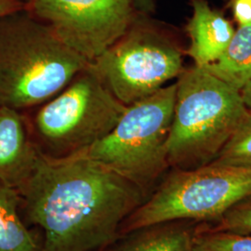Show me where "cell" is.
<instances>
[{
    "instance_id": "cell-1",
    "label": "cell",
    "mask_w": 251,
    "mask_h": 251,
    "mask_svg": "<svg viewBox=\"0 0 251 251\" xmlns=\"http://www.w3.org/2000/svg\"><path fill=\"white\" fill-rule=\"evenodd\" d=\"M27 225L43 231L42 251L105 250L144 202L133 182L81 156L41 158L18 191Z\"/></svg>"
},
{
    "instance_id": "cell-2",
    "label": "cell",
    "mask_w": 251,
    "mask_h": 251,
    "mask_svg": "<svg viewBox=\"0 0 251 251\" xmlns=\"http://www.w3.org/2000/svg\"><path fill=\"white\" fill-rule=\"evenodd\" d=\"M89 64L26 8L0 18V106L37 107Z\"/></svg>"
},
{
    "instance_id": "cell-3",
    "label": "cell",
    "mask_w": 251,
    "mask_h": 251,
    "mask_svg": "<svg viewBox=\"0 0 251 251\" xmlns=\"http://www.w3.org/2000/svg\"><path fill=\"white\" fill-rule=\"evenodd\" d=\"M240 90L194 65L176 82L167 156L170 168L189 170L217 157L251 116Z\"/></svg>"
},
{
    "instance_id": "cell-4",
    "label": "cell",
    "mask_w": 251,
    "mask_h": 251,
    "mask_svg": "<svg viewBox=\"0 0 251 251\" xmlns=\"http://www.w3.org/2000/svg\"><path fill=\"white\" fill-rule=\"evenodd\" d=\"M126 109L89 64L51 99L24 113L41 154L63 159L105 137Z\"/></svg>"
},
{
    "instance_id": "cell-5",
    "label": "cell",
    "mask_w": 251,
    "mask_h": 251,
    "mask_svg": "<svg viewBox=\"0 0 251 251\" xmlns=\"http://www.w3.org/2000/svg\"><path fill=\"white\" fill-rule=\"evenodd\" d=\"M175 95L176 83L127 105L105 137L73 156L98 162L133 182L145 194L170 168L167 141Z\"/></svg>"
},
{
    "instance_id": "cell-6",
    "label": "cell",
    "mask_w": 251,
    "mask_h": 251,
    "mask_svg": "<svg viewBox=\"0 0 251 251\" xmlns=\"http://www.w3.org/2000/svg\"><path fill=\"white\" fill-rule=\"evenodd\" d=\"M90 65L127 106L178 78L184 70L183 50L168 27L138 12L125 33Z\"/></svg>"
},
{
    "instance_id": "cell-7",
    "label": "cell",
    "mask_w": 251,
    "mask_h": 251,
    "mask_svg": "<svg viewBox=\"0 0 251 251\" xmlns=\"http://www.w3.org/2000/svg\"><path fill=\"white\" fill-rule=\"evenodd\" d=\"M251 195V169L211 164L173 169L123 222L119 236L163 223L217 221Z\"/></svg>"
},
{
    "instance_id": "cell-8",
    "label": "cell",
    "mask_w": 251,
    "mask_h": 251,
    "mask_svg": "<svg viewBox=\"0 0 251 251\" xmlns=\"http://www.w3.org/2000/svg\"><path fill=\"white\" fill-rule=\"evenodd\" d=\"M26 9L89 63L125 33L138 13L129 0H30Z\"/></svg>"
},
{
    "instance_id": "cell-9",
    "label": "cell",
    "mask_w": 251,
    "mask_h": 251,
    "mask_svg": "<svg viewBox=\"0 0 251 251\" xmlns=\"http://www.w3.org/2000/svg\"><path fill=\"white\" fill-rule=\"evenodd\" d=\"M40 158L25 113L0 106V182L19 191Z\"/></svg>"
},
{
    "instance_id": "cell-10",
    "label": "cell",
    "mask_w": 251,
    "mask_h": 251,
    "mask_svg": "<svg viewBox=\"0 0 251 251\" xmlns=\"http://www.w3.org/2000/svg\"><path fill=\"white\" fill-rule=\"evenodd\" d=\"M191 6L193 13L186 25L190 46L186 53L196 66L205 67L223 54L235 30L206 0H191Z\"/></svg>"
},
{
    "instance_id": "cell-11",
    "label": "cell",
    "mask_w": 251,
    "mask_h": 251,
    "mask_svg": "<svg viewBox=\"0 0 251 251\" xmlns=\"http://www.w3.org/2000/svg\"><path fill=\"white\" fill-rule=\"evenodd\" d=\"M181 221L144 227L122 234L103 251H187L195 232Z\"/></svg>"
},
{
    "instance_id": "cell-12",
    "label": "cell",
    "mask_w": 251,
    "mask_h": 251,
    "mask_svg": "<svg viewBox=\"0 0 251 251\" xmlns=\"http://www.w3.org/2000/svg\"><path fill=\"white\" fill-rule=\"evenodd\" d=\"M0 251H42L37 233L27 225L17 190L0 182Z\"/></svg>"
},
{
    "instance_id": "cell-13",
    "label": "cell",
    "mask_w": 251,
    "mask_h": 251,
    "mask_svg": "<svg viewBox=\"0 0 251 251\" xmlns=\"http://www.w3.org/2000/svg\"><path fill=\"white\" fill-rule=\"evenodd\" d=\"M202 68L241 91L251 82V24L238 27L223 54Z\"/></svg>"
},
{
    "instance_id": "cell-14",
    "label": "cell",
    "mask_w": 251,
    "mask_h": 251,
    "mask_svg": "<svg viewBox=\"0 0 251 251\" xmlns=\"http://www.w3.org/2000/svg\"><path fill=\"white\" fill-rule=\"evenodd\" d=\"M209 164L251 169V114Z\"/></svg>"
},
{
    "instance_id": "cell-15",
    "label": "cell",
    "mask_w": 251,
    "mask_h": 251,
    "mask_svg": "<svg viewBox=\"0 0 251 251\" xmlns=\"http://www.w3.org/2000/svg\"><path fill=\"white\" fill-rule=\"evenodd\" d=\"M191 251H251V233L196 231Z\"/></svg>"
},
{
    "instance_id": "cell-16",
    "label": "cell",
    "mask_w": 251,
    "mask_h": 251,
    "mask_svg": "<svg viewBox=\"0 0 251 251\" xmlns=\"http://www.w3.org/2000/svg\"><path fill=\"white\" fill-rule=\"evenodd\" d=\"M216 222L214 226L202 229V231L251 233V195L232 206Z\"/></svg>"
},
{
    "instance_id": "cell-17",
    "label": "cell",
    "mask_w": 251,
    "mask_h": 251,
    "mask_svg": "<svg viewBox=\"0 0 251 251\" xmlns=\"http://www.w3.org/2000/svg\"><path fill=\"white\" fill-rule=\"evenodd\" d=\"M233 17L240 25L251 24V0H229Z\"/></svg>"
},
{
    "instance_id": "cell-18",
    "label": "cell",
    "mask_w": 251,
    "mask_h": 251,
    "mask_svg": "<svg viewBox=\"0 0 251 251\" xmlns=\"http://www.w3.org/2000/svg\"><path fill=\"white\" fill-rule=\"evenodd\" d=\"M24 0H0V18L26 8Z\"/></svg>"
},
{
    "instance_id": "cell-19",
    "label": "cell",
    "mask_w": 251,
    "mask_h": 251,
    "mask_svg": "<svg viewBox=\"0 0 251 251\" xmlns=\"http://www.w3.org/2000/svg\"><path fill=\"white\" fill-rule=\"evenodd\" d=\"M135 9L144 14H152L155 10V0H129Z\"/></svg>"
},
{
    "instance_id": "cell-20",
    "label": "cell",
    "mask_w": 251,
    "mask_h": 251,
    "mask_svg": "<svg viewBox=\"0 0 251 251\" xmlns=\"http://www.w3.org/2000/svg\"><path fill=\"white\" fill-rule=\"evenodd\" d=\"M241 94H242V98L244 100L245 104L247 105V107L249 108V110L251 113V82H250L242 90H241Z\"/></svg>"
},
{
    "instance_id": "cell-21",
    "label": "cell",
    "mask_w": 251,
    "mask_h": 251,
    "mask_svg": "<svg viewBox=\"0 0 251 251\" xmlns=\"http://www.w3.org/2000/svg\"><path fill=\"white\" fill-rule=\"evenodd\" d=\"M24 1H25V2H29V1H30V0H24Z\"/></svg>"
},
{
    "instance_id": "cell-22",
    "label": "cell",
    "mask_w": 251,
    "mask_h": 251,
    "mask_svg": "<svg viewBox=\"0 0 251 251\" xmlns=\"http://www.w3.org/2000/svg\"><path fill=\"white\" fill-rule=\"evenodd\" d=\"M103 251V250H102V251Z\"/></svg>"
},
{
    "instance_id": "cell-23",
    "label": "cell",
    "mask_w": 251,
    "mask_h": 251,
    "mask_svg": "<svg viewBox=\"0 0 251 251\" xmlns=\"http://www.w3.org/2000/svg\"><path fill=\"white\" fill-rule=\"evenodd\" d=\"M191 251V250H190V251Z\"/></svg>"
}]
</instances>
